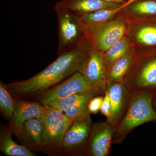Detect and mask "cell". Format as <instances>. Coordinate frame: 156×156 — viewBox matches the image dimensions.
<instances>
[{
  "label": "cell",
  "mask_w": 156,
  "mask_h": 156,
  "mask_svg": "<svg viewBox=\"0 0 156 156\" xmlns=\"http://www.w3.org/2000/svg\"><path fill=\"white\" fill-rule=\"evenodd\" d=\"M92 48L88 38L58 58L41 72L28 80L6 85L15 94L28 95L46 91L66 78L80 72Z\"/></svg>",
  "instance_id": "1"
},
{
  "label": "cell",
  "mask_w": 156,
  "mask_h": 156,
  "mask_svg": "<svg viewBox=\"0 0 156 156\" xmlns=\"http://www.w3.org/2000/svg\"><path fill=\"white\" fill-rule=\"evenodd\" d=\"M131 92V99L127 112L115 129L114 144H122L127 135L136 127L150 122H156V112L152 103L156 92Z\"/></svg>",
  "instance_id": "2"
},
{
  "label": "cell",
  "mask_w": 156,
  "mask_h": 156,
  "mask_svg": "<svg viewBox=\"0 0 156 156\" xmlns=\"http://www.w3.org/2000/svg\"><path fill=\"white\" fill-rule=\"evenodd\" d=\"M123 82L131 92H156V48L139 53Z\"/></svg>",
  "instance_id": "3"
},
{
  "label": "cell",
  "mask_w": 156,
  "mask_h": 156,
  "mask_svg": "<svg viewBox=\"0 0 156 156\" xmlns=\"http://www.w3.org/2000/svg\"><path fill=\"white\" fill-rule=\"evenodd\" d=\"M128 23L122 9L117 17L111 20L94 27L83 28L92 48L104 53L126 36Z\"/></svg>",
  "instance_id": "4"
},
{
  "label": "cell",
  "mask_w": 156,
  "mask_h": 156,
  "mask_svg": "<svg viewBox=\"0 0 156 156\" xmlns=\"http://www.w3.org/2000/svg\"><path fill=\"white\" fill-rule=\"evenodd\" d=\"M54 10L58 19L59 55L74 48L87 37L79 17L62 9Z\"/></svg>",
  "instance_id": "5"
},
{
  "label": "cell",
  "mask_w": 156,
  "mask_h": 156,
  "mask_svg": "<svg viewBox=\"0 0 156 156\" xmlns=\"http://www.w3.org/2000/svg\"><path fill=\"white\" fill-rule=\"evenodd\" d=\"M42 118L44 126V147H60L63 136L73 122L64 112L48 105L45 106Z\"/></svg>",
  "instance_id": "6"
},
{
  "label": "cell",
  "mask_w": 156,
  "mask_h": 156,
  "mask_svg": "<svg viewBox=\"0 0 156 156\" xmlns=\"http://www.w3.org/2000/svg\"><path fill=\"white\" fill-rule=\"evenodd\" d=\"M126 36L138 53L156 48V16L129 23Z\"/></svg>",
  "instance_id": "7"
},
{
  "label": "cell",
  "mask_w": 156,
  "mask_h": 156,
  "mask_svg": "<svg viewBox=\"0 0 156 156\" xmlns=\"http://www.w3.org/2000/svg\"><path fill=\"white\" fill-rule=\"evenodd\" d=\"M88 92L98 93L91 87L82 73L76 72L61 83L55 86L52 89L46 90L40 98V101L43 105L48 106L57 99L75 93Z\"/></svg>",
  "instance_id": "8"
},
{
  "label": "cell",
  "mask_w": 156,
  "mask_h": 156,
  "mask_svg": "<svg viewBox=\"0 0 156 156\" xmlns=\"http://www.w3.org/2000/svg\"><path fill=\"white\" fill-rule=\"evenodd\" d=\"M80 72L95 91L100 95L104 94L107 87V69L104 60L103 53L92 47Z\"/></svg>",
  "instance_id": "9"
},
{
  "label": "cell",
  "mask_w": 156,
  "mask_h": 156,
  "mask_svg": "<svg viewBox=\"0 0 156 156\" xmlns=\"http://www.w3.org/2000/svg\"><path fill=\"white\" fill-rule=\"evenodd\" d=\"M114 132V128L106 122L92 124L89 138L85 144L89 155H109L113 144Z\"/></svg>",
  "instance_id": "10"
},
{
  "label": "cell",
  "mask_w": 156,
  "mask_h": 156,
  "mask_svg": "<svg viewBox=\"0 0 156 156\" xmlns=\"http://www.w3.org/2000/svg\"><path fill=\"white\" fill-rule=\"evenodd\" d=\"M107 90L110 98L111 112L110 116L105 122L115 129L127 112L131 92L123 82L108 84Z\"/></svg>",
  "instance_id": "11"
},
{
  "label": "cell",
  "mask_w": 156,
  "mask_h": 156,
  "mask_svg": "<svg viewBox=\"0 0 156 156\" xmlns=\"http://www.w3.org/2000/svg\"><path fill=\"white\" fill-rule=\"evenodd\" d=\"M90 115L88 113L73 122L64 134L60 147L69 150L85 145L93 124Z\"/></svg>",
  "instance_id": "12"
},
{
  "label": "cell",
  "mask_w": 156,
  "mask_h": 156,
  "mask_svg": "<svg viewBox=\"0 0 156 156\" xmlns=\"http://www.w3.org/2000/svg\"><path fill=\"white\" fill-rule=\"evenodd\" d=\"M122 4L103 0H62L57 3L54 9H62L80 17L100 9H117Z\"/></svg>",
  "instance_id": "13"
},
{
  "label": "cell",
  "mask_w": 156,
  "mask_h": 156,
  "mask_svg": "<svg viewBox=\"0 0 156 156\" xmlns=\"http://www.w3.org/2000/svg\"><path fill=\"white\" fill-rule=\"evenodd\" d=\"M45 111L44 105L31 101H19L15 102V110L11 118L15 131L20 132L26 121L34 119L41 120Z\"/></svg>",
  "instance_id": "14"
},
{
  "label": "cell",
  "mask_w": 156,
  "mask_h": 156,
  "mask_svg": "<svg viewBox=\"0 0 156 156\" xmlns=\"http://www.w3.org/2000/svg\"><path fill=\"white\" fill-rule=\"evenodd\" d=\"M139 55L135 46L126 54L114 62L108 69L107 84L122 82Z\"/></svg>",
  "instance_id": "15"
},
{
  "label": "cell",
  "mask_w": 156,
  "mask_h": 156,
  "mask_svg": "<svg viewBox=\"0 0 156 156\" xmlns=\"http://www.w3.org/2000/svg\"><path fill=\"white\" fill-rule=\"evenodd\" d=\"M123 5L122 11L129 23L156 16V0H137Z\"/></svg>",
  "instance_id": "16"
},
{
  "label": "cell",
  "mask_w": 156,
  "mask_h": 156,
  "mask_svg": "<svg viewBox=\"0 0 156 156\" xmlns=\"http://www.w3.org/2000/svg\"><path fill=\"white\" fill-rule=\"evenodd\" d=\"M123 4L117 9H100L85 14L79 17L80 22L85 28L100 25L116 17L124 7Z\"/></svg>",
  "instance_id": "17"
},
{
  "label": "cell",
  "mask_w": 156,
  "mask_h": 156,
  "mask_svg": "<svg viewBox=\"0 0 156 156\" xmlns=\"http://www.w3.org/2000/svg\"><path fill=\"white\" fill-rule=\"evenodd\" d=\"M23 131L36 146L44 148V126L41 120L34 118L26 121L20 132Z\"/></svg>",
  "instance_id": "18"
},
{
  "label": "cell",
  "mask_w": 156,
  "mask_h": 156,
  "mask_svg": "<svg viewBox=\"0 0 156 156\" xmlns=\"http://www.w3.org/2000/svg\"><path fill=\"white\" fill-rule=\"evenodd\" d=\"M134 46L128 37L125 36L104 52L103 57L107 69L114 62L127 53Z\"/></svg>",
  "instance_id": "19"
},
{
  "label": "cell",
  "mask_w": 156,
  "mask_h": 156,
  "mask_svg": "<svg viewBox=\"0 0 156 156\" xmlns=\"http://www.w3.org/2000/svg\"><path fill=\"white\" fill-rule=\"evenodd\" d=\"M1 151L8 156H35L24 146L20 145L14 142L9 132H6L1 136L0 141Z\"/></svg>",
  "instance_id": "20"
},
{
  "label": "cell",
  "mask_w": 156,
  "mask_h": 156,
  "mask_svg": "<svg viewBox=\"0 0 156 156\" xmlns=\"http://www.w3.org/2000/svg\"><path fill=\"white\" fill-rule=\"evenodd\" d=\"M98 95H100L96 92H91L86 97L66 109L63 112L70 121L73 122L80 117L89 113L88 111L89 101L92 98Z\"/></svg>",
  "instance_id": "21"
},
{
  "label": "cell",
  "mask_w": 156,
  "mask_h": 156,
  "mask_svg": "<svg viewBox=\"0 0 156 156\" xmlns=\"http://www.w3.org/2000/svg\"><path fill=\"white\" fill-rule=\"evenodd\" d=\"M2 82L0 83V108L6 117L11 119L15 110V101Z\"/></svg>",
  "instance_id": "22"
},
{
  "label": "cell",
  "mask_w": 156,
  "mask_h": 156,
  "mask_svg": "<svg viewBox=\"0 0 156 156\" xmlns=\"http://www.w3.org/2000/svg\"><path fill=\"white\" fill-rule=\"evenodd\" d=\"M88 92L75 93L61 99L54 101L51 102L49 105L60 111L64 112L66 109L72 106L76 102L86 97L91 92Z\"/></svg>",
  "instance_id": "23"
},
{
  "label": "cell",
  "mask_w": 156,
  "mask_h": 156,
  "mask_svg": "<svg viewBox=\"0 0 156 156\" xmlns=\"http://www.w3.org/2000/svg\"><path fill=\"white\" fill-rule=\"evenodd\" d=\"M103 96L104 95H96L90 100L88 105V111L91 114H96L100 111Z\"/></svg>",
  "instance_id": "24"
},
{
  "label": "cell",
  "mask_w": 156,
  "mask_h": 156,
  "mask_svg": "<svg viewBox=\"0 0 156 156\" xmlns=\"http://www.w3.org/2000/svg\"><path fill=\"white\" fill-rule=\"evenodd\" d=\"M100 111L102 115L106 117V120L108 119L110 116L111 112V103L108 91L107 90L104 94Z\"/></svg>",
  "instance_id": "25"
},
{
  "label": "cell",
  "mask_w": 156,
  "mask_h": 156,
  "mask_svg": "<svg viewBox=\"0 0 156 156\" xmlns=\"http://www.w3.org/2000/svg\"><path fill=\"white\" fill-rule=\"evenodd\" d=\"M103 1L108 2L123 4V3L126 2L127 0H103Z\"/></svg>",
  "instance_id": "26"
},
{
  "label": "cell",
  "mask_w": 156,
  "mask_h": 156,
  "mask_svg": "<svg viewBox=\"0 0 156 156\" xmlns=\"http://www.w3.org/2000/svg\"><path fill=\"white\" fill-rule=\"evenodd\" d=\"M152 106L153 107L154 110L156 112V93L154 95L153 98L152 102Z\"/></svg>",
  "instance_id": "27"
},
{
  "label": "cell",
  "mask_w": 156,
  "mask_h": 156,
  "mask_svg": "<svg viewBox=\"0 0 156 156\" xmlns=\"http://www.w3.org/2000/svg\"><path fill=\"white\" fill-rule=\"evenodd\" d=\"M137 1V0H127V1L125 2L126 5H128V4H130L131 2H135V1Z\"/></svg>",
  "instance_id": "28"
},
{
  "label": "cell",
  "mask_w": 156,
  "mask_h": 156,
  "mask_svg": "<svg viewBox=\"0 0 156 156\" xmlns=\"http://www.w3.org/2000/svg\"></svg>",
  "instance_id": "29"
}]
</instances>
